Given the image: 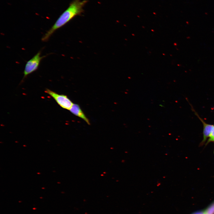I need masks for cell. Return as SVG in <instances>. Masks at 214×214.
<instances>
[{
    "mask_svg": "<svg viewBox=\"0 0 214 214\" xmlns=\"http://www.w3.org/2000/svg\"><path fill=\"white\" fill-rule=\"evenodd\" d=\"M88 1L87 0H73L52 26L43 35L42 41H47L57 30L65 25L76 16L81 15L84 12V7Z\"/></svg>",
    "mask_w": 214,
    "mask_h": 214,
    "instance_id": "6da1fadb",
    "label": "cell"
},
{
    "mask_svg": "<svg viewBox=\"0 0 214 214\" xmlns=\"http://www.w3.org/2000/svg\"><path fill=\"white\" fill-rule=\"evenodd\" d=\"M41 51H39L32 58L27 62L23 72V79L37 69L41 60L45 57V56H41Z\"/></svg>",
    "mask_w": 214,
    "mask_h": 214,
    "instance_id": "7a4b0ae2",
    "label": "cell"
},
{
    "mask_svg": "<svg viewBox=\"0 0 214 214\" xmlns=\"http://www.w3.org/2000/svg\"><path fill=\"white\" fill-rule=\"evenodd\" d=\"M45 92L53 97L58 104L64 109L69 110L73 104L66 95L59 94L48 89H45Z\"/></svg>",
    "mask_w": 214,
    "mask_h": 214,
    "instance_id": "3957f363",
    "label": "cell"
},
{
    "mask_svg": "<svg viewBox=\"0 0 214 214\" xmlns=\"http://www.w3.org/2000/svg\"><path fill=\"white\" fill-rule=\"evenodd\" d=\"M193 109L195 114L200 120L203 124V139L201 143L202 144L209 137L213 127V125L210 124L206 123L202 119L199 117L196 111L194 110V109Z\"/></svg>",
    "mask_w": 214,
    "mask_h": 214,
    "instance_id": "277c9868",
    "label": "cell"
},
{
    "mask_svg": "<svg viewBox=\"0 0 214 214\" xmlns=\"http://www.w3.org/2000/svg\"><path fill=\"white\" fill-rule=\"evenodd\" d=\"M69 111L74 115L83 119L88 125L90 124L89 119L78 105L73 103Z\"/></svg>",
    "mask_w": 214,
    "mask_h": 214,
    "instance_id": "5b68a950",
    "label": "cell"
},
{
    "mask_svg": "<svg viewBox=\"0 0 214 214\" xmlns=\"http://www.w3.org/2000/svg\"><path fill=\"white\" fill-rule=\"evenodd\" d=\"M204 211V214H214V201Z\"/></svg>",
    "mask_w": 214,
    "mask_h": 214,
    "instance_id": "8992f818",
    "label": "cell"
},
{
    "mask_svg": "<svg viewBox=\"0 0 214 214\" xmlns=\"http://www.w3.org/2000/svg\"><path fill=\"white\" fill-rule=\"evenodd\" d=\"M214 141V125L209 138L208 140L207 143L211 141Z\"/></svg>",
    "mask_w": 214,
    "mask_h": 214,
    "instance_id": "52a82bcc",
    "label": "cell"
},
{
    "mask_svg": "<svg viewBox=\"0 0 214 214\" xmlns=\"http://www.w3.org/2000/svg\"><path fill=\"white\" fill-rule=\"evenodd\" d=\"M192 214H204V211H200L193 213Z\"/></svg>",
    "mask_w": 214,
    "mask_h": 214,
    "instance_id": "ba28073f",
    "label": "cell"
}]
</instances>
